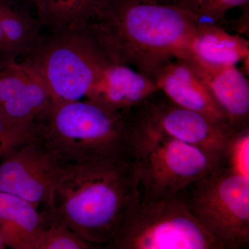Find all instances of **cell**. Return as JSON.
<instances>
[{"label": "cell", "mask_w": 249, "mask_h": 249, "mask_svg": "<svg viewBox=\"0 0 249 249\" xmlns=\"http://www.w3.org/2000/svg\"><path fill=\"white\" fill-rule=\"evenodd\" d=\"M139 199L131 160L62 163L46 210L83 240L106 247Z\"/></svg>", "instance_id": "cell-1"}, {"label": "cell", "mask_w": 249, "mask_h": 249, "mask_svg": "<svg viewBox=\"0 0 249 249\" xmlns=\"http://www.w3.org/2000/svg\"><path fill=\"white\" fill-rule=\"evenodd\" d=\"M92 22L101 28L118 61L152 79L167 62L186 55L201 20L173 5L104 0Z\"/></svg>", "instance_id": "cell-2"}, {"label": "cell", "mask_w": 249, "mask_h": 249, "mask_svg": "<svg viewBox=\"0 0 249 249\" xmlns=\"http://www.w3.org/2000/svg\"><path fill=\"white\" fill-rule=\"evenodd\" d=\"M36 126L61 163L131 160V110H111L88 100L53 101Z\"/></svg>", "instance_id": "cell-3"}, {"label": "cell", "mask_w": 249, "mask_h": 249, "mask_svg": "<svg viewBox=\"0 0 249 249\" xmlns=\"http://www.w3.org/2000/svg\"><path fill=\"white\" fill-rule=\"evenodd\" d=\"M131 114V161L142 200L175 196L227 165L206 150L142 125Z\"/></svg>", "instance_id": "cell-4"}, {"label": "cell", "mask_w": 249, "mask_h": 249, "mask_svg": "<svg viewBox=\"0 0 249 249\" xmlns=\"http://www.w3.org/2000/svg\"><path fill=\"white\" fill-rule=\"evenodd\" d=\"M40 72L53 101L86 96L101 70L118 62L96 23L45 38L26 57Z\"/></svg>", "instance_id": "cell-5"}, {"label": "cell", "mask_w": 249, "mask_h": 249, "mask_svg": "<svg viewBox=\"0 0 249 249\" xmlns=\"http://www.w3.org/2000/svg\"><path fill=\"white\" fill-rule=\"evenodd\" d=\"M106 248L222 249L191 214L186 190L157 200L140 197Z\"/></svg>", "instance_id": "cell-6"}, {"label": "cell", "mask_w": 249, "mask_h": 249, "mask_svg": "<svg viewBox=\"0 0 249 249\" xmlns=\"http://www.w3.org/2000/svg\"><path fill=\"white\" fill-rule=\"evenodd\" d=\"M191 214L222 249L249 247V177L230 163L186 189Z\"/></svg>", "instance_id": "cell-7"}, {"label": "cell", "mask_w": 249, "mask_h": 249, "mask_svg": "<svg viewBox=\"0 0 249 249\" xmlns=\"http://www.w3.org/2000/svg\"><path fill=\"white\" fill-rule=\"evenodd\" d=\"M132 113L142 125L206 150L225 165L249 138V133L237 134L227 124L178 106L160 90Z\"/></svg>", "instance_id": "cell-8"}, {"label": "cell", "mask_w": 249, "mask_h": 249, "mask_svg": "<svg viewBox=\"0 0 249 249\" xmlns=\"http://www.w3.org/2000/svg\"><path fill=\"white\" fill-rule=\"evenodd\" d=\"M61 165L37 132L1 159L0 192L22 198L36 209H48Z\"/></svg>", "instance_id": "cell-9"}, {"label": "cell", "mask_w": 249, "mask_h": 249, "mask_svg": "<svg viewBox=\"0 0 249 249\" xmlns=\"http://www.w3.org/2000/svg\"><path fill=\"white\" fill-rule=\"evenodd\" d=\"M53 101L45 80L25 59L4 60L0 69V111L11 124L33 125Z\"/></svg>", "instance_id": "cell-10"}, {"label": "cell", "mask_w": 249, "mask_h": 249, "mask_svg": "<svg viewBox=\"0 0 249 249\" xmlns=\"http://www.w3.org/2000/svg\"><path fill=\"white\" fill-rule=\"evenodd\" d=\"M200 77L229 127L249 133V82L235 65H209L191 57L182 58Z\"/></svg>", "instance_id": "cell-11"}, {"label": "cell", "mask_w": 249, "mask_h": 249, "mask_svg": "<svg viewBox=\"0 0 249 249\" xmlns=\"http://www.w3.org/2000/svg\"><path fill=\"white\" fill-rule=\"evenodd\" d=\"M158 91L149 77L114 62L103 67L85 97L111 110L129 111Z\"/></svg>", "instance_id": "cell-12"}, {"label": "cell", "mask_w": 249, "mask_h": 249, "mask_svg": "<svg viewBox=\"0 0 249 249\" xmlns=\"http://www.w3.org/2000/svg\"><path fill=\"white\" fill-rule=\"evenodd\" d=\"M152 80L172 102L229 126L204 82L184 59L167 62Z\"/></svg>", "instance_id": "cell-13"}, {"label": "cell", "mask_w": 249, "mask_h": 249, "mask_svg": "<svg viewBox=\"0 0 249 249\" xmlns=\"http://www.w3.org/2000/svg\"><path fill=\"white\" fill-rule=\"evenodd\" d=\"M45 225L43 213L34 205L0 192V235L5 247L36 249Z\"/></svg>", "instance_id": "cell-14"}, {"label": "cell", "mask_w": 249, "mask_h": 249, "mask_svg": "<svg viewBox=\"0 0 249 249\" xmlns=\"http://www.w3.org/2000/svg\"><path fill=\"white\" fill-rule=\"evenodd\" d=\"M186 56L209 65H235L248 60L249 43L213 23L201 22L191 37Z\"/></svg>", "instance_id": "cell-15"}, {"label": "cell", "mask_w": 249, "mask_h": 249, "mask_svg": "<svg viewBox=\"0 0 249 249\" xmlns=\"http://www.w3.org/2000/svg\"><path fill=\"white\" fill-rule=\"evenodd\" d=\"M42 27L53 35L79 29L92 22L104 0H31Z\"/></svg>", "instance_id": "cell-16"}, {"label": "cell", "mask_w": 249, "mask_h": 249, "mask_svg": "<svg viewBox=\"0 0 249 249\" xmlns=\"http://www.w3.org/2000/svg\"><path fill=\"white\" fill-rule=\"evenodd\" d=\"M1 24L8 60L29 56L42 43L40 23L11 7L1 0Z\"/></svg>", "instance_id": "cell-17"}, {"label": "cell", "mask_w": 249, "mask_h": 249, "mask_svg": "<svg viewBox=\"0 0 249 249\" xmlns=\"http://www.w3.org/2000/svg\"><path fill=\"white\" fill-rule=\"evenodd\" d=\"M45 217V229L36 249H91L97 246L83 240L65 222L54 217L47 210L42 211Z\"/></svg>", "instance_id": "cell-18"}, {"label": "cell", "mask_w": 249, "mask_h": 249, "mask_svg": "<svg viewBox=\"0 0 249 249\" xmlns=\"http://www.w3.org/2000/svg\"><path fill=\"white\" fill-rule=\"evenodd\" d=\"M37 134L36 124L24 125L11 124L0 111V160Z\"/></svg>", "instance_id": "cell-19"}, {"label": "cell", "mask_w": 249, "mask_h": 249, "mask_svg": "<svg viewBox=\"0 0 249 249\" xmlns=\"http://www.w3.org/2000/svg\"><path fill=\"white\" fill-rule=\"evenodd\" d=\"M248 3L249 0H193L184 9L196 15L200 20L206 18L217 23L229 10Z\"/></svg>", "instance_id": "cell-20"}, {"label": "cell", "mask_w": 249, "mask_h": 249, "mask_svg": "<svg viewBox=\"0 0 249 249\" xmlns=\"http://www.w3.org/2000/svg\"><path fill=\"white\" fill-rule=\"evenodd\" d=\"M153 2L160 3V4L173 5L178 7L185 9L188 4H191L193 0H148Z\"/></svg>", "instance_id": "cell-21"}, {"label": "cell", "mask_w": 249, "mask_h": 249, "mask_svg": "<svg viewBox=\"0 0 249 249\" xmlns=\"http://www.w3.org/2000/svg\"><path fill=\"white\" fill-rule=\"evenodd\" d=\"M1 0H0V55L4 57V60H8L7 53H6V47H5L4 37H3L2 29H1Z\"/></svg>", "instance_id": "cell-22"}, {"label": "cell", "mask_w": 249, "mask_h": 249, "mask_svg": "<svg viewBox=\"0 0 249 249\" xmlns=\"http://www.w3.org/2000/svg\"><path fill=\"white\" fill-rule=\"evenodd\" d=\"M6 248L4 243H3L2 240H1V235H0V249H3Z\"/></svg>", "instance_id": "cell-23"}, {"label": "cell", "mask_w": 249, "mask_h": 249, "mask_svg": "<svg viewBox=\"0 0 249 249\" xmlns=\"http://www.w3.org/2000/svg\"><path fill=\"white\" fill-rule=\"evenodd\" d=\"M4 1H25V0H4ZM28 1H31V0H28Z\"/></svg>", "instance_id": "cell-24"}]
</instances>
